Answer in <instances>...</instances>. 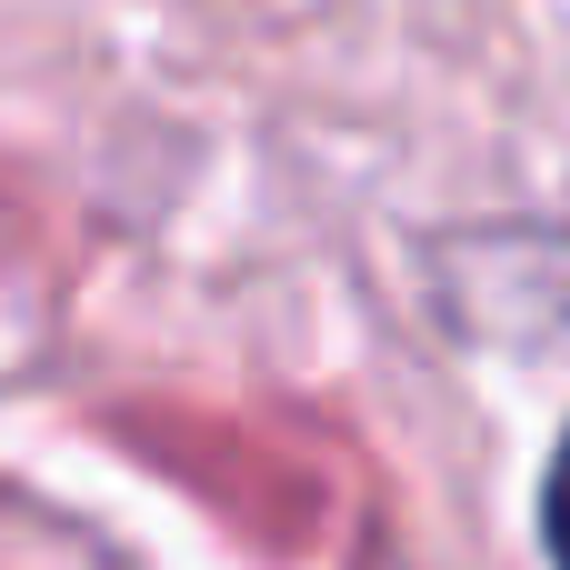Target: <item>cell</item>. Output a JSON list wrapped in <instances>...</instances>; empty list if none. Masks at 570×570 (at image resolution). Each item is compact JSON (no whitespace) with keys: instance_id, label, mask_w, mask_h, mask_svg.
Wrapping results in <instances>:
<instances>
[{"instance_id":"1","label":"cell","mask_w":570,"mask_h":570,"mask_svg":"<svg viewBox=\"0 0 570 570\" xmlns=\"http://www.w3.org/2000/svg\"><path fill=\"white\" fill-rule=\"evenodd\" d=\"M541 541H551V570H570V441L551 451V481H541Z\"/></svg>"}]
</instances>
